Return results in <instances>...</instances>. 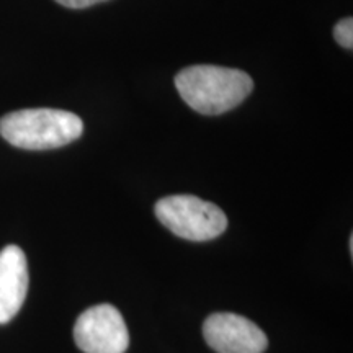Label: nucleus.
I'll list each match as a JSON object with an SVG mask.
<instances>
[{
	"label": "nucleus",
	"mask_w": 353,
	"mask_h": 353,
	"mask_svg": "<svg viewBox=\"0 0 353 353\" xmlns=\"http://www.w3.org/2000/svg\"><path fill=\"white\" fill-rule=\"evenodd\" d=\"M175 87L185 103L201 114H223L252 92L254 81L241 69L198 64L180 70Z\"/></svg>",
	"instance_id": "f257e3e1"
},
{
	"label": "nucleus",
	"mask_w": 353,
	"mask_h": 353,
	"mask_svg": "<svg viewBox=\"0 0 353 353\" xmlns=\"http://www.w3.org/2000/svg\"><path fill=\"white\" fill-rule=\"evenodd\" d=\"M28 263L19 245L0 250V324L19 314L28 293Z\"/></svg>",
	"instance_id": "423d86ee"
},
{
	"label": "nucleus",
	"mask_w": 353,
	"mask_h": 353,
	"mask_svg": "<svg viewBox=\"0 0 353 353\" xmlns=\"http://www.w3.org/2000/svg\"><path fill=\"white\" fill-rule=\"evenodd\" d=\"M83 132L76 113L56 108H28L8 113L0 120V134L8 144L28 151H46L68 145Z\"/></svg>",
	"instance_id": "f03ea898"
},
{
	"label": "nucleus",
	"mask_w": 353,
	"mask_h": 353,
	"mask_svg": "<svg viewBox=\"0 0 353 353\" xmlns=\"http://www.w3.org/2000/svg\"><path fill=\"white\" fill-rule=\"evenodd\" d=\"M334 38L342 48H345V50H352L353 48V20H352V17H347V19L341 20L337 25H335Z\"/></svg>",
	"instance_id": "0eeeda50"
},
{
	"label": "nucleus",
	"mask_w": 353,
	"mask_h": 353,
	"mask_svg": "<svg viewBox=\"0 0 353 353\" xmlns=\"http://www.w3.org/2000/svg\"><path fill=\"white\" fill-rule=\"evenodd\" d=\"M59 6L63 7H68V8H87V7H92V6H97V3H101V2H108V0H56Z\"/></svg>",
	"instance_id": "6e6552de"
},
{
	"label": "nucleus",
	"mask_w": 353,
	"mask_h": 353,
	"mask_svg": "<svg viewBox=\"0 0 353 353\" xmlns=\"http://www.w3.org/2000/svg\"><path fill=\"white\" fill-rule=\"evenodd\" d=\"M74 341L83 353H125L130 334L117 307L97 304L79 316L74 325Z\"/></svg>",
	"instance_id": "20e7f679"
},
{
	"label": "nucleus",
	"mask_w": 353,
	"mask_h": 353,
	"mask_svg": "<svg viewBox=\"0 0 353 353\" xmlns=\"http://www.w3.org/2000/svg\"><path fill=\"white\" fill-rule=\"evenodd\" d=\"M156 216L182 239L203 242L221 236L228 228L224 211L193 195H170L156 203Z\"/></svg>",
	"instance_id": "7ed1b4c3"
},
{
	"label": "nucleus",
	"mask_w": 353,
	"mask_h": 353,
	"mask_svg": "<svg viewBox=\"0 0 353 353\" xmlns=\"http://www.w3.org/2000/svg\"><path fill=\"white\" fill-rule=\"evenodd\" d=\"M203 335L218 353H263L268 339L252 321L234 312H214L203 324Z\"/></svg>",
	"instance_id": "39448f33"
}]
</instances>
